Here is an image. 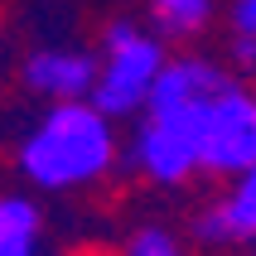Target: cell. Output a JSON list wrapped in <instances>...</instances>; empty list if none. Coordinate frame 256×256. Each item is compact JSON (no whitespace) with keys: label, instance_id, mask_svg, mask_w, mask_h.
Here are the masks:
<instances>
[{"label":"cell","instance_id":"6da1fadb","mask_svg":"<svg viewBox=\"0 0 256 256\" xmlns=\"http://www.w3.org/2000/svg\"><path fill=\"white\" fill-rule=\"evenodd\" d=\"M116 160V136L112 121L92 102H63L34 121L20 140V170L39 188H82L112 170Z\"/></svg>","mask_w":256,"mask_h":256},{"label":"cell","instance_id":"7a4b0ae2","mask_svg":"<svg viewBox=\"0 0 256 256\" xmlns=\"http://www.w3.org/2000/svg\"><path fill=\"white\" fill-rule=\"evenodd\" d=\"M164 63H170V58H164L155 34H145V29L130 24V20H116V24L106 29V54H102V63H97V82H92V97L87 102H92L106 121L145 112V102L155 92Z\"/></svg>","mask_w":256,"mask_h":256},{"label":"cell","instance_id":"3957f363","mask_svg":"<svg viewBox=\"0 0 256 256\" xmlns=\"http://www.w3.org/2000/svg\"><path fill=\"white\" fill-rule=\"evenodd\" d=\"M92 82H97V58L82 48H39L24 58V87L34 97H48L54 106L87 102Z\"/></svg>","mask_w":256,"mask_h":256},{"label":"cell","instance_id":"277c9868","mask_svg":"<svg viewBox=\"0 0 256 256\" xmlns=\"http://www.w3.org/2000/svg\"><path fill=\"white\" fill-rule=\"evenodd\" d=\"M194 228H198L203 242H213V246H222V242H256V160L232 179V188L213 203V208H203Z\"/></svg>","mask_w":256,"mask_h":256},{"label":"cell","instance_id":"5b68a950","mask_svg":"<svg viewBox=\"0 0 256 256\" xmlns=\"http://www.w3.org/2000/svg\"><path fill=\"white\" fill-rule=\"evenodd\" d=\"M44 218L29 198H0V256H39Z\"/></svg>","mask_w":256,"mask_h":256},{"label":"cell","instance_id":"8992f818","mask_svg":"<svg viewBox=\"0 0 256 256\" xmlns=\"http://www.w3.org/2000/svg\"><path fill=\"white\" fill-rule=\"evenodd\" d=\"M150 10L164 34H198L213 14V0H150Z\"/></svg>","mask_w":256,"mask_h":256},{"label":"cell","instance_id":"52a82bcc","mask_svg":"<svg viewBox=\"0 0 256 256\" xmlns=\"http://www.w3.org/2000/svg\"><path fill=\"white\" fill-rule=\"evenodd\" d=\"M126 256H184V252L174 246L170 232L145 228V232H136V237H130V252H126Z\"/></svg>","mask_w":256,"mask_h":256},{"label":"cell","instance_id":"ba28073f","mask_svg":"<svg viewBox=\"0 0 256 256\" xmlns=\"http://www.w3.org/2000/svg\"><path fill=\"white\" fill-rule=\"evenodd\" d=\"M232 39H242V44H256V0H232Z\"/></svg>","mask_w":256,"mask_h":256}]
</instances>
